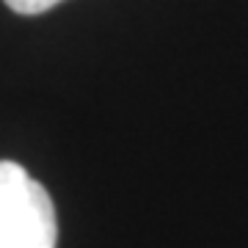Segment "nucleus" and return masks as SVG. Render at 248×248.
Wrapping results in <instances>:
<instances>
[{
    "label": "nucleus",
    "instance_id": "obj_1",
    "mask_svg": "<svg viewBox=\"0 0 248 248\" xmlns=\"http://www.w3.org/2000/svg\"><path fill=\"white\" fill-rule=\"evenodd\" d=\"M53 199L19 163L0 160V248H55Z\"/></svg>",
    "mask_w": 248,
    "mask_h": 248
},
{
    "label": "nucleus",
    "instance_id": "obj_2",
    "mask_svg": "<svg viewBox=\"0 0 248 248\" xmlns=\"http://www.w3.org/2000/svg\"><path fill=\"white\" fill-rule=\"evenodd\" d=\"M11 11H17V14H25V17H36V14H45V11L55 9L58 3L63 0H3Z\"/></svg>",
    "mask_w": 248,
    "mask_h": 248
}]
</instances>
